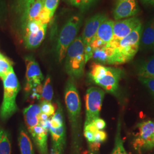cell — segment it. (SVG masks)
<instances>
[{"mask_svg": "<svg viewBox=\"0 0 154 154\" xmlns=\"http://www.w3.org/2000/svg\"><path fill=\"white\" fill-rule=\"evenodd\" d=\"M142 24L139 25L126 37L118 41H111L108 44L115 50L114 65H121L131 60L139 49Z\"/></svg>", "mask_w": 154, "mask_h": 154, "instance_id": "1", "label": "cell"}, {"mask_svg": "<svg viewBox=\"0 0 154 154\" xmlns=\"http://www.w3.org/2000/svg\"><path fill=\"white\" fill-rule=\"evenodd\" d=\"M119 68L107 67L94 62L90 67L89 78L94 83L111 94L116 93L122 75Z\"/></svg>", "mask_w": 154, "mask_h": 154, "instance_id": "2", "label": "cell"}, {"mask_svg": "<svg viewBox=\"0 0 154 154\" xmlns=\"http://www.w3.org/2000/svg\"><path fill=\"white\" fill-rule=\"evenodd\" d=\"M65 58V70L70 78L75 79L82 77L86 62L84 44L81 36L77 37L69 46Z\"/></svg>", "mask_w": 154, "mask_h": 154, "instance_id": "3", "label": "cell"}, {"mask_svg": "<svg viewBox=\"0 0 154 154\" xmlns=\"http://www.w3.org/2000/svg\"><path fill=\"white\" fill-rule=\"evenodd\" d=\"M4 84V98L0 110V116L3 121L10 118L18 110L16 104L17 94L20 85L13 70L2 79Z\"/></svg>", "mask_w": 154, "mask_h": 154, "instance_id": "4", "label": "cell"}, {"mask_svg": "<svg viewBox=\"0 0 154 154\" xmlns=\"http://www.w3.org/2000/svg\"><path fill=\"white\" fill-rule=\"evenodd\" d=\"M65 100L68 116L72 127L74 139L76 140L79 136V121L81 111V102L74 79L70 78L66 82L65 89Z\"/></svg>", "mask_w": 154, "mask_h": 154, "instance_id": "5", "label": "cell"}, {"mask_svg": "<svg viewBox=\"0 0 154 154\" xmlns=\"http://www.w3.org/2000/svg\"><path fill=\"white\" fill-rule=\"evenodd\" d=\"M82 23V17L75 15L70 17L63 26L59 33L56 45V55L58 61H63L69 46L77 37Z\"/></svg>", "mask_w": 154, "mask_h": 154, "instance_id": "6", "label": "cell"}, {"mask_svg": "<svg viewBox=\"0 0 154 154\" xmlns=\"http://www.w3.org/2000/svg\"><path fill=\"white\" fill-rule=\"evenodd\" d=\"M105 91L99 88H88L85 97L86 120L85 126L98 118L105 97Z\"/></svg>", "mask_w": 154, "mask_h": 154, "instance_id": "7", "label": "cell"}, {"mask_svg": "<svg viewBox=\"0 0 154 154\" xmlns=\"http://www.w3.org/2000/svg\"><path fill=\"white\" fill-rule=\"evenodd\" d=\"M25 61L26 66V84L25 91L26 93L31 91L33 88L41 85L44 77L38 63L32 55L25 57Z\"/></svg>", "mask_w": 154, "mask_h": 154, "instance_id": "8", "label": "cell"}, {"mask_svg": "<svg viewBox=\"0 0 154 154\" xmlns=\"http://www.w3.org/2000/svg\"><path fill=\"white\" fill-rule=\"evenodd\" d=\"M137 127L139 132L134 141V146L138 150L146 149L154 137V122L151 120L142 122L138 123Z\"/></svg>", "mask_w": 154, "mask_h": 154, "instance_id": "9", "label": "cell"}, {"mask_svg": "<svg viewBox=\"0 0 154 154\" xmlns=\"http://www.w3.org/2000/svg\"><path fill=\"white\" fill-rule=\"evenodd\" d=\"M140 24H142L140 20L136 17L114 22L111 41H118L125 38Z\"/></svg>", "mask_w": 154, "mask_h": 154, "instance_id": "10", "label": "cell"}, {"mask_svg": "<svg viewBox=\"0 0 154 154\" xmlns=\"http://www.w3.org/2000/svg\"><path fill=\"white\" fill-rule=\"evenodd\" d=\"M107 18L105 14L99 13L90 17L86 21L81 36L85 46L90 45L101 23Z\"/></svg>", "mask_w": 154, "mask_h": 154, "instance_id": "11", "label": "cell"}, {"mask_svg": "<svg viewBox=\"0 0 154 154\" xmlns=\"http://www.w3.org/2000/svg\"><path fill=\"white\" fill-rule=\"evenodd\" d=\"M139 11L136 0L118 1L113 11V16L116 20L135 16Z\"/></svg>", "mask_w": 154, "mask_h": 154, "instance_id": "12", "label": "cell"}, {"mask_svg": "<svg viewBox=\"0 0 154 154\" xmlns=\"http://www.w3.org/2000/svg\"><path fill=\"white\" fill-rule=\"evenodd\" d=\"M41 154H48V131L40 125L34 127L29 131Z\"/></svg>", "mask_w": 154, "mask_h": 154, "instance_id": "13", "label": "cell"}, {"mask_svg": "<svg viewBox=\"0 0 154 154\" xmlns=\"http://www.w3.org/2000/svg\"><path fill=\"white\" fill-rule=\"evenodd\" d=\"M154 47V18L149 20L143 28L140 39L139 49H151Z\"/></svg>", "mask_w": 154, "mask_h": 154, "instance_id": "14", "label": "cell"}, {"mask_svg": "<svg viewBox=\"0 0 154 154\" xmlns=\"http://www.w3.org/2000/svg\"><path fill=\"white\" fill-rule=\"evenodd\" d=\"M114 48L107 44L104 48L94 50L91 59L101 65H114Z\"/></svg>", "mask_w": 154, "mask_h": 154, "instance_id": "15", "label": "cell"}, {"mask_svg": "<svg viewBox=\"0 0 154 154\" xmlns=\"http://www.w3.org/2000/svg\"><path fill=\"white\" fill-rule=\"evenodd\" d=\"M48 24L42 25L38 32L36 34H23L24 45L28 49H34L38 48L44 41L46 35Z\"/></svg>", "mask_w": 154, "mask_h": 154, "instance_id": "16", "label": "cell"}, {"mask_svg": "<svg viewBox=\"0 0 154 154\" xmlns=\"http://www.w3.org/2000/svg\"><path fill=\"white\" fill-rule=\"evenodd\" d=\"M41 113L39 105H31L25 108L23 114L28 130L39 125V116Z\"/></svg>", "mask_w": 154, "mask_h": 154, "instance_id": "17", "label": "cell"}, {"mask_svg": "<svg viewBox=\"0 0 154 154\" xmlns=\"http://www.w3.org/2000/svg\"><path fill=\"white\" fill-rule=\"evenodd\" d=\"M114 24V21L108 18L106 19L101 23L94 37L99 39L108 44L113 37Z\"/></svg>", "mask_w": 154, "mask_h": 154, "instance_id": "18", "label": "cell"}, {"mask_svg": "<svg viewBox=\"0 0 154 154\" xmlns=\"http://www.w3.org/2000/svg\"><path fill=\"white\" fill-rule=\"evenodd\" d=\"M49 131L53 140V146L63 152L66 142L65 125H63L57 128L50 127Z\"/></svg>", "mask_w": 154, "mask_h": 154, "instance_id": "19", "label": "cell"}, {"mask_svg": "<svg viewBox=\"0 0 154 154\" xmlns=\"http://www.w3.org/2000/svg\"><path fill=\"white\" fill-rule=\"evenodd\" d=\"M44 2L43 0H34L33 1L25 16L20 19L21 27L22 29L26 22L36 19L44 8Z\"/></svg>", "mask_w": 154, "mask_h": 154, "instance_id": "20", "label": "cell"}, {"mask_svg": "<svg viewBox=\"0 0 154 154\" xmlns=\"http://www.w3.org/2000/svg\"><path fill=\"white\" fill-rule=\"evenodd\" d=\"M18 143L21 154H34L33 144L27 132L21 128L20 130Z\"/></svg>", "mask_w": 154, "mask_h": 154, "instance_id": "21", "label": "cell"}, {"mask_svg": "<svg viewBox=\"0 0 154 154\" xmlns=\"http://www.w3.org/2000/svg\"><path fill=\"white\" fill-rule=\"evenodd\" d=\"M139 78L154 79V56L142 63L138 69Z\"/></svg>", "mask_w": 154, "mask_h": 154, "instance_id": "22", "label": "cell"}, {"mask_svg": "<svg viewBox=\"0 0 154 154\" xmlns=\"http://www.w3.org/2000/svg\"><path fill=\"white\" fill-rule=\"evenodd\" d=\"M11 138L8 132L0 128V154H11Z\"/></svg>", "mask_w": 154, "mask_h": 154, "instance_id": "23", "label": "cell"}, {"mask_svg": "<svg viewBox=\"0 0 154 154\" xmlns=\"http://www.w3.org/2000/svg\"><path fill=\"white\" fill-rule=\"evenodd\" d=\"M53 97V90L49 76H48L42 86L40 99L41 102H51Z\"/></svg>", "mask_w": 154, "mask_h": 154, "instance_id": "24", "label": "cell"}, {"mask_svg": "<svg viewBox=\"0 0 154 154\" xmlns=\"http://www.w3.org/2000/svg\"><path fill=\"white\" fill-rule=\"evenodd\" d=\"M121 132V124L120 121H119L118 123L117 131H116V138H115L114 147L113 149L112 154H128L127 153L126 151L125 150V149L124 147L123 141L122 138Z\"/></svg>", "mask_w": 154, "mask_h": 154, "instance_id": "25", "label": "cell"}, {"mask_svg": "<svg viewBox=\"0 0 154 154\" xmlns=\"http://www.w3.org/2000/svg\"><path fill=\"white\" fill-rule=\"evenodd\" d=\"M34 0H14V9L20 19L25 16L29 8Z\"/></svg>", "mask_w": 154, "mask_h": 154, "instance_id": "26", "label": "cell"}, {"mask_svg": "<svg viewBox=\"0 0 154 154\" xmlns=\"http://www.w3.org/2000/svg\"><path fill=\"white\" fill-rule=\"evenodd\" d=\"M12 70H13L12 62L5 55L0 53V78L3 79Z\"/></svg>", "mask_w": 154, "mask_h": 154, "instance_id": "27", "label": "cell"}, {"mask_svg": "<svg viewBox=\"0 0 154 154\" xmlns=\"http://www.w3.org/2000/svg\"><path fill=\"white\" fill-rule=\"evenodd\" d=\"M63 125H65V123L63 110L61 104L59 103L56 113L54 114L50 120V127L53 128H57Z\"/></svg>", "mask_w": 154, "mask_h": 154, "instance_id": "28", "label": "cell"}, {"mask_svg": "<svg viewBox=\"0 0 154 154\" xmlns=\"http://www.w3.org/2000/svg\"><path fill=\"white\" fill-rule=\"evenodd\" d=\"M41 112L45 114L48 116H54L55 114V107L51 102H41L39 105Z\"/></svg>", "mask_w": 154, "mask_h": 154, "instance_id": "29", "label": "cell"}, {"mask_svg": "<svg viewBox=\"0 0 154 154\" xmlns=\"http://www.w3.org/2000/svg\"><path fill=\"white\" fill-rule=\"evenodd\" d=\"M60 0H45L44 9L48 11L53 17L58 6Z\"/></svg>", "mask_w": 154, "mask_h": 154, "instance_id": "30", "label": "cell"}, {"mask_svg": "<svg viewBox=\"0 0 154 154\" xmlns=\"http://www.w3.org/2000/svg\"><path fill=\"white\" fill-rule=\"evenodd\" d=\"M8 18V7L6 0H0V26L6 21Z\"/></svg>", "mask_w": 154, "mask_h": 154, "instance_id": "31", "label": "cell"}, {"mask_svg": "<svg viewBox=\"0 0 154 154\" xmlns=\"http://www.w3.org/2000/svg\"><path fill=\"white\" fill-rule=\"evenodd\" d=\"M52 17L48 11L45 10L44 8L41 10V12L39 13L38 16L36 18L35 20L37 21L40 23L44 25V24H48V23L51 20Z\"/></svg>", "mask_w": 154, "mask_h": 154, "instance_id": "32", "label": "cell"}, {"mask_svg": "<svg viewBox=\"0 0 154 154\" xmlns=\"http://www.w3.org/2000/svg\"><path fill=\"white\" fill-rule=\"evenodd\" d=\"M107 134L102 130H98L94 134V142L99 143L103 142L107 139Z\"/></svg>", "mask_w": 154, "mask_h": 154, "instance_id": "33", "label": "cell"}, {"mask_svg": "<svg viewBox=\"0 0 154 154\" xmlns=\"http://www.w3.org/2000/svg\"><path fill=\"white\" fill-rule=\"evenodd\" d=\"M139 79L154 95V79L139 78Z\"/></svg>", "mask_w": 154, "mask_h": 154, "instance_id": "34", "label": "cell"}, {"mask_svg": "<svg viewBox=\"0 0 154 154\" xmlns=\"http://www.w3.org/2000/svg\"><path fill=\"white\" fill-rule=\"evenodd\" d=\"M92 123L93 124L94 126L95 127V128L98 130H102L105 128L106 126V123L104 120L100 118H97L95 119Z\"/></svg>", "mask_w": 154, "mask_h": 154, "instance_id": "35", "label": "cell"}, {"mask_svg": "<svg viewBox=\"0 0 154 154\" xmlns=\"http://www.w3.org/2000/svg\"><path fill=\"white\" fill-rule=\"evenodd\" d=\"M94 132L88 130L84 129V136L90 144L94 142Z\"/></svg>", "mask_w": 154, "mask_h": 154, "instance_id": "36", "label": "cell"}, {"mask_svg": "<svg viewBox=\"0 0 154 154\" xmlns=\"http://www.w3.org/2000/svg\"><path fill=\"white\" fill-rule=\"evenodd\" d=\"M67 4L76 7H81L83 0H63Z\"/></svg>", "mask_w": 154, "mask_h": 154, "instance_id": "37", "label": "cell"}, {"mask_svg": "<svg viewBox=\"0 0 154 154\" xmlns=\"http://www.w3.org/2000/svg\"><path fill=\"white\" fill-rule=\"evenodd\" d=\"M94 1L95 0H83L81 8H85L87 6H88L91 4H92Z\"/></svg>", "mask_w": 154, "mask_h": 154, "instance_id": "38", "label": "cell"}, {"mask_svg": "<svg viewBox=\"0 0 154 154\" xmlns=\"http://www.w3.org/2000/svg\"><path fill=\"white\" fill-rule=\"evenodd\" d=\"M49 116L46 115L45 114H44L42 112H41V114L39 116V121H46V120L49 119Z\"/></svg>", "mask_w": 154, "mask_h": 154, "instance_id": "39", "label": "cell"}, {"mask_svg": "<svg viewBox=\"0 0 154 154\" xmlns=\"http://www.w3.org/2000/svg\"><path fill=\"white\" fill-rule=\"evenodd\" d=\"M63 152H62L58 149H57L53 146H52L51 149V154H62Z\"/></svg>", "mask_w": 154, "mask_h": 154, "instance_id": "40", "label": "cell"}, {"mask_svg": "<svg viewBox=\"0 0 154 154\" xmlns=\"http://www.w3.org/2000/svg\"><path fill=\"white\" fill-rule=\"evenodd\" d=\"M153 148H154V137L152 139V140L147 145L146 149H153Z\"/></svg>", "mask_w": 154, "mask_h": 154, "instance_id": "41", "label": "cell"}, {"mask_svg": "<svg viewBox=\"0 0 154 154\" xmlns=\"http://www.w3.org/2000/svg\"><path fill=\"white\" fill-rule=\"evenodd\" d=\"M141 1L145 4H148L154 6V0H141Z\"/></svg>", "mask_w": 154, "mask_h": 154, "instance_id": "42", "label": "cell"}, {"mask_svg": "<svg viewBox=\"0 0 154 154\" xmlns=\"http://www.w3.org/2000/svg\"><path fill=\"white\" fill-rule=\"evenodd\" d=\"M118 1H122V0H118Z\"/></svg>", "mask_w": 154, "mask_h": 154, "instance_id": "43", "label": "cell"}, {"mask_svg": "<svg viewBox=\"0 0 154 154\" xmlns=\"http://www.w3.org/2000/svg\"><path fill=\"white\" fill-rule=\"evenodd\" d=\"M43 1H44H44H45V0H43Z\"/></svg>", "mask_w": 154, "mask_h": 154, "instance_id": "44", "label": "cell"}]
</instances>
